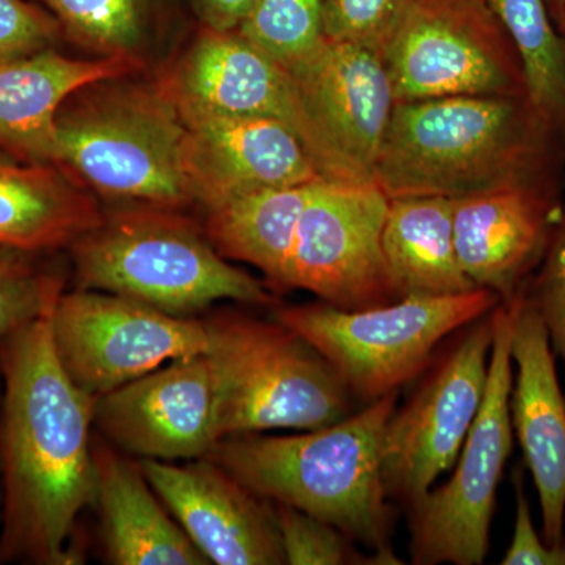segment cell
<instances>
[{
    "label": "cell",
    "mask_w": 565,
    "mask_h": 565,
    "mask_svg": "<svg viewBox=\"0 0 565 565\" xmlns=\"http://www.w3.org/2000/svg\"><path fill=\"white\" fill-rule=\"evenodd\" d=\"M542 266L533 285L523 288L544 322L553 352L565 367V214L557 223Z\"/></svg>",
    "instance_id": "1f68e13d"
},
{
    "label": "cell",
    "mask_w": 565,
    "mask_h": 565,
    "mask_svg": "<svg viewBox=\"0 0 565 565\" xmlns=\"http://www.w3.org/2000/svg\"><path fill=\"white\" fill-rule=\"evenodd\" d=\"M189 9L203 28L232 32L239 28L255 0H188Z\"/></svg>",
    "instance_id": "d6a6232c"
},
{
    "label": "cell",
    "mask_w": 565,
    "mask_h": 565,
    "mask_svg": "<svg viewBox=\"0 0 565 565\" xmlns=\"http://www.w3.org/2000/svg\"><path fill=\"white\" fill-rule=\"evenodd\" d=\"M0 514H2V504H0Z\"/></svg>",
    "instance_id": "8d00e7d4"
},
{
    "label": "cell",
    "mask_w": 565,
    "mask_h": 565,
    "mask_svg": "<svg viewBox=\"0 0 565 565\" xmlns=\"http://www.w3.org/2000/svg\"><path fill=\"white\" fill-rule=\"evenodd\" d=\"M61 24L43 6L0 0V62L58 47Z\"/></svg>",
    "instance_id": "4dcf8cb0"
},
{
    "label": "cell",
    "mask_w": 565,
    "mask_h": 565,
    "mask_svg": "<svg viewBox=\"0 0 565 565\" xmlns=\"http://www.w3.org/2000/svg\"><path fill=\"white\" fill-rule=\"evenodd\" d=\"M500 303L497 294L478 288L456 296L405 297L364 310L326 302L275 307V321L313 345L353 399L370 404L418 377L446 338Z\"/></svg>",
    "instance_id": "52a82bcc"
},
{
    "label": "cell",
    "mask_w": 565,
    "mask_h": 565,
    "mask_svg": "<svg viewBox=\"0 0 565 565\" xmlns=\"http://www.w3.org/2000/svg\"><path fill=\"white\" fill-rule=\"evenodd\" d=\"M394 103L526 98L522 65L487 0H408L386 41Z\"/></svg>",
    "instance_id": "9c48e42d"
},
{
    "label": "cell",
    "mask_w": 565,
    "mask_h": 565,
    "mask_svg": "<svg viewBox=\"0 0 565 565\" xmlns=\"http://www.w3.org/2000/svg\"><path fill=\"white\" fill-rule=\"evenodd\" d=\"M493 344V311L462 329L414 396L396 408L382 445L390 500H422L455 467L482 399Z\"/></svg>",
    "instance_id": "8fae6325"
},
{
    "label": "cell",
    "mask_w": 565,
    "mask_h": 565,
    "mask_svg": "<svg viewBox=\"0 0 565 565\" xmlns=\"http://www.w3.org/2000/svg\"><path fill=\"white\" fill-rule=\"evenodd\" d=\"M408 0H322L323 33L382 55Z\"/></svg>",
    "instance_id": "f546056e"
},
{
    "label": "cell",
    "mask_w": 565,
    "mask_h": 565,
    "mask_svg": "<svg viewBox=\"0 0 565 565\" xmlns=\"http://www.w3.org/2000/svg\"><path fill=\"white\" fill-rule=\"evenodd\" d=\"M455 203L445 196L390 199L382 252L397 300L473 291L457 258Z\"/></svg>",
    "instance_id": "603a6c76"
},
{
    "label": "cell",
    "mask_w": 565,
    "mask_h": 565,
    "mask_svg": "<svg viewBox=\"0 0 565 565\" xmlns=\"http://www.w3.org/2000/svg\"><path fill=\"white\" fill-rule=\"evenodd\" d=\"M460 266L476 288L489 289L501 303L526 286L544 259L561 211L535 182L452 200Z\"/></svg>",
    "instance_id": "ac0fdd59"
},
{
    "label": "cell",
    "mask_w": 565,
    "mask_h": 565,
    "mask_svg": "<svg viewBox=\"0 0 565 565\" xmlns=\"http://www.w3.org/2000/svg\"><path fill=\"white\" fill-rule=\"evenodd\" d=\"M46 256L0 245V344L51 313L62 296V275L44 264Z\"/></svg>",
    "instance_id": "83f0119b"
},
{
    "label": "cell",
    "mask_w": 565,
    "mask_h": 565,
    "mask_svg": "<svg viewBox=\"0 0 565 565\" xmlns=\"http://www.w3.org/2000/svg\"><path fill=\"white\" fill-rule=\"evenodd\" d=\"M390 199L374 182H313L297 226L288 288L341 310L396 302L382 232Z\"/></svg>",
    "instance_id": "4fadbf2b"
},
{
    "label": "cell",
    "mask_w": 565,
    "mask_h": 565,
    "mask_svg": "<svg viewBox=\"0 0 565 565\" xmlns=\"http://www.w3.org/2000/svg\"><path fill=\"white\" fill-rule=\"evenodd\" d=\"M514 44L526 102L552 128L565 118V40L557 35L544 0H487Z\"/></svg>",
    "instance_id": "484cf974"
},
{
    "label": "cell",
    "mask_w": 565,
    "mask_h": 565,
    "mask_svg": "<svg viewBox=\"0 0 565 565\" xmlns=\"http://www.w3.org/2000/svg\"><path fill=\"white\" fill-rule=\"evenodd\" d=\"M106 440L140 459H203L222 440L206 353L163 364L96 401Z\"/></svg>",
    "instance_id": "5bb4252c"
},
{
    "label": "cell",
    "mask_w": 565,
    "mask_h": 565,
    "mask_svg": "<svg viewBox=\"0 0 565 565\" xmlns=\"http://www.w3.org/2000/svg\"><path fill=\"white\" fill-rule=\"evenodd\" d=\"M51 313L0 344V564L79 563L68 546L95 503V397L73 384L52 341Z\"/></svg>",
    "instance_id": "6da1fadb"
},
{
    "label": "cell",
    "mask_w": 565,
    "mask_h": 565,
    "mask_svg": "<svg viewBox=\"0 0 565 565\" xmlns=\"http://www.w3.org/2000/svg\"><path fill=\"white\" fill-rule=\"evenodd\" d=\"M0 404H2V392H0Z\"/></svg>",
    "instance_id": "d590c367"
},
{
    "label": "cell",
    "mask_w": 565,
    "mask_h": 565,
    "mask_svg": "<svg viewBox=\"0 0 565 565\" xmlns=\"http://www.w3.org/2000/svg\"><path fill=\"white\" fill-rule=\"evenodd\" d=\"M61 24L63 39L96 57L143 63L145 51L167 32L188 0H41Z\"/></svg>",
    "instance_id": "d4e9b609"
},
{
    "label": "cell",
    "mask_w": 565,
    "mask_h": 565,
    "mask_svg": "<svg viewBox=\"0 0 565 565\" xmlns=\"http://www.w3.org/2000/svg\"><path fill=\"white\" fill-rule=\"evenodd\" d=\"M156 79L184 121L206 117L273 118L302 140L323 178L367 181L334 150L291 74L236 31L218 32L200 25L188 50Z\"/></svg>",
    "instance_id": "30bf717a"
},
{
    "label": "cell",
    "mask_w": 565,
    "mask_h": 565,
    "mask_svg": "<svg viewBox=\"0 0 565 565\" xmlns=\"http://www.w3.org/2000/svg\"><path fill=\"white\" fill-rule=\"evenodd\" d=\"M511 302V352L516 373L509 408L542 509L537 565H565V394L541 316L523 289Z\"/></svg>",
    "instance_id": "9a60e30c"
},
{
    "label": "cell",
    "mask_w": 565,
    "mask_h": 565,
    "mask_svg": "<svg viewBox=\"0 0 565 565\" xmlns=\"http://www.w3.org/2000/svg\"><path fill=\"white\" fill-rule=\"evenodd\" d=\"M311 185L263 189L212 207L204 233L223 258L250 264L262 270L270 291L288 292L297 226Z\"/></svg>",
    "instance_id": "cb8c5ba5"
},
{
    "label": "cell",
    "mask_w": 565,
    "mask_h": 565,
    "mask_svg": "<svg viewBox=\"0 0 565 565\" xmlns=\"http://www.w3.org/2000/svg\"><path fill=\"white\" fill-rule=\"evenodd\" d=\"M182 173L204 211L263 189L323 180L302 140L266 117L185 120Z\"/></svg>",
    "instance_id": "e0dca14e"
},
{
    "label": "cell",
    "mask_w": 565,
    "mask_h": 565,
    "mask_svg": "<svg viewBox=\"0 0 565 565\" xmlns=\"http://www.w3.org/2000/svg\"><path fill=\"white\" fill-rule=\"evenodd\" d=\"M95 503L102 514L104 550L115 565H207L177 520L163 509L139 460L126 459L106 441L92 444Z\"/></svg>",
    "instance_id": "44dd1931"
},
{
    "label": "cell",
    "mask_w": 565,
    "mask_h": 565,
    "mask_svg": "<svg viewBox=\"0 0 565 565\" xmlns=\"http://www.w3.org/2000/svg\"><path fill=\"white\" fill-rule=\"evenodd\" d=\"M185 125L158 79L84 85L55 117V166L93 195L128 206H192L182 173Z\"/></svg>",
    "instance_id": "277c9868"
},
{
    "label": "cell",
    "mask_w": 565,
    "mask_h": 565,
    "mask_svg": "<svg viewBox=\"0 0 565 565\" xmlns=\"http://www.w3.org/2000/svg\"><path fill=\"white\" fill-rule=\"evenodd\" d=\"M399 392L364 405L340 422L297 435L225 437L212 460L259 497L291 505L337 526L386 565H399L392 546V505L382 473V445Z\"/></svg>",
    "instance_id": "7a4b0ae2"
},
{
    "label": "cell",
    "mask_w": 565,
    "mask_h": 565,
    "mask_svg": "<svg viewBox=\"0 0 565 565\" xmlns=\"http://www.w3.org/2000/svg\"><path fill=\"white\" fill-rule=\"evenodd\" d=\"M274 509L286 564L386 565L381 556L360 552L337 526L291 505L274 503Z\"/></svg>",
    "instance_id": "f1b7e54d"
},
{
    "label": "cell",
    "mask_w": 565,
    "mask_h": 565,
    "mask_svg": "<svg viewBox=\"0 0 565 565\" xmlns=\"http://www.w3.org/2000/svg\"><path fill=\"white\" fill-rule=\"evenodd\" d=\"M557 6L561 7V9H565V0H556Z\"/></svg>",
    "instance_id": "836d02e7"
},
{
    "label": "cell",
    "mask_w": 565,
    "mask_h": 565,
    "mask_svg": "<svg viewBox=\"0 0 565 565\" xmlns=\"http://www.w3.org/2000/svg\"><path fill=\"white\" fill-rule=\"evenodd\" d=\"M148 482L211 564H286L273 501L206 459H140Z\"/></svg>",
    "instance_id": "2e32d148"
},
{
    "label": "cell",
    "mask_w": 565,
    "mask_h": 565,
    "mask_svg": "<svg viewBox=\"0 0 565 565\" xmlns=\"http://www.w3.org/2000/svg\"><path fill=\"white\" fill-rule=\"evenodd\" d=\"M51 329L63 370L95 399L207 348L204 321L93 289L62 292Z\"/></svg>",
    "instance_id": "7c38bea8"
},
{
    "label": "cell",
    "mask_w": 565,
    "mask_h": 565,
    "mask_svg": "<svg viewBox=\"0 0 565 565\" xmlns=\"http://www.w3.org/2000/svg\"><path fill=\"white\" fill-rule=\"evenodd\" d=\"M236 32L291 71L326 41L322 0H255Z\"/></svg>",
    "instance_id": "4316f807"
},
{
    "label": "cell",
    "mask_w": 565,
    "mask_h": 565,
    "mask_svg": "<svg viewBox=\"0 0 565 565\" xmlns=\"http://www.w3.org/2000/svg\"><path fill=\"white\" fill-rule=\"evenodd\" d=\"M550 126L512 96H446L394 104L373 167L388 199L445 196L530 184Z\"/></svg>",
    "instance_id": "3957f363"
},
{
    "label": "cell",
    "mask_w": 565,
    "mask_h": 565,
    "mask_svg": "<svg viewBox=\"0 0 565 565\" xmlns=\"http://www.w3.org/2000/svg\"><path fill=\"white\" fill-rule=\"evenodd\" d=\"M143 68L128 57L74 58L57 47L0 62V150L18 161L55 166L62 104L84 85Z\"/></svg>",
    "instance_id": "ffe728a7"
},
{
    "label": "cell",
    "mask_w": 565,
    "mask_h": 565,
    "mask_svg": "<svg viewBox=\"0 0 565 565\" xmlns=\"http://www.w3.org/2000/svg\"><path fill=\"white\" fill-rule=\"evenodd\" d=\"M204 323L222 438L319 429L351 415L343 379L288 327L234 311Z\"/></svg>",
    "instance_id": "8992f818"
},
{
    "label": "cell",
    "mask_w": 565,
    "mask_h": 565,
    "mask_svg": "<svg viewBox=\"0 0 565 565\" xmlns=\"http://www.w3.org/2000/svg\"><path fill=\"white\" fill-rule=\"evenodd\" d=\"M512 302L493 310V344L484 399L452 476L408 505L412 561L418 565L484 563L497 489L514 446L511 399Z\"/></svg>",
    "instance_id": "ba28073f"
},
{
    "label": "cell",
    "mask_w": 565,
    "mask_h": 565,
    "mask_svg": "<svg viewBox=\"0 0 565 565\" xmlns=\"http://www.w3.org/2000/svg\"><path fill=\"white\" fill-rule=\"evenodd\" d=\"M98 200L54 163L0 150V245L33 255L71 247L103 222Z\"/></svg>",
    "instance_id": "7402d4cb"
},
{
    "label": "cell",
    "mask_w": 565,
    "mask_h": 565,
    "mask_svg": "<svg viewBox=\"0 0 565 565\" xmlns=\"http://www.w3.org/2000/svg\"><path fill=\"white\" fill-rule=\"evenodd\" d=\"M288 73L334 150L360 177L373 181L374 162L396 104L384 57L360 44L326 39Z\"/></svg>",
    "instance_id": "d6986e66"
},
{
    "label": "cell",
    "mask_w": 565,
    "mask_h": 565,
    "mask_svg": "<svg viewBox=\"0 0 565 565\" xmlns=\"http://www.w3.org/2000/svg\"><path fill=\"white\" fill-rule=\"evenodd\" d=\"M561 18H563V25H564V31H565V9H563V17H561Z\"/></svg>",
    "instance_id": "e575fe53"
},
{
    "label": "cell",
    "mask_w": 565,
    "mask_h": 565,
    "mask_svg": "<svg viewBox=\"0 0 565 565\" xmlns=\"http://www.w3.org/2000/svg\"><path fill=\"white\" fill-rule=\"evenodd\" d=\"M70 250L82 289L117 294L167 315L189 318L221 300L275 303L266 282L230 264L204 228L177 210L104 212Z\"/></svg>",
    "instance_id": "5b68a950"
}]
</instances>
